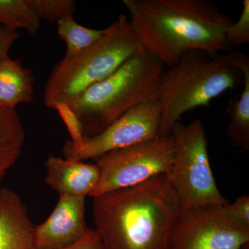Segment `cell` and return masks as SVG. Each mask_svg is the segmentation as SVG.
I'll return each instance as SVG.
<instances>
[{
    "mask_svg": "<svg viewBox=\"0 0 249 249\" xmlns=\"http://www.w3.org/2000/svg\"><path fill=\"white\" fill-rule=\"evenodd\" d=\"M129 24L147 53L170 67L185 53H218L234 20L206 0H124Z\"/></svg>",
    "mask_w": 249,
    "mask_h": 249,
    "instance_id": "6da1fadb",
    "label": "cell"
},
{
    "mask_svg": "<svg viewBox=\"0 0 249 249\" xmlns=\"http://www.w3.org/2000/svg\"><path fill=\"white\" fill-rule=\"evenodd\" d=\"M181 210L167 175L93 197L103 249H168Z\"/></svg>",
    "mask_w": 249,
    "mask_h": 249,
    "instance_id": "7a4b0ae2",
    "label": "cell"
},
{
    "mask_svg": "<svg viewBox=\"0 0 249 249\" xmlns=\"http://www.w3.org/2000/svg\"><path fill=\"white\" fill-rule=\"evenodd\" d=\"M242 72L230 53L187 52L160 76L157 92L160 120L159 137L169 136L187 111L207 107L214 98L243 83Z\"/></svg>",
    "mask_w": 249,
    "mask_h": 249,
    "instance_id": "3957f363",
    "label": "cell"
},
{
    "mask_svg": "<svg viewBox=\"0 0 249 249\" xmlns=\"http://www.w3.org/2000/svg\"><path fill=\"white\" fill-rule=\"evenodd\" d=\"M164 71L158 59L144 52L83 91L69 106L81 123L85 138L101 133L141 103L157 99Z\"/></svg>",
    "mask_w": 249,
    "mask_h": 249,
    "instance_id": "277c9868",
    "label": "cell"
},
{
    "mask_svg": "<svg viewBox=\"0 0 249 249\" xmlns=\"http://www.w3.org/2000/svg\"><path fill=\"white\" fill-rule=\"evenodd\" d=\"M146 52L129 19L121 15L105 29L99 40L80 55L65 58L55 65L46 84L45 106L70 104L91 85L110 76L129 58Z\"/></svg>",
    "mask_w": 249,
    "mask_h": 249,
    "instance_id": "5b68a950",
    "label": "cell"
},
{
    "mask_svg": "<svg viewBox=\"0 0 249 249\" xmlns=\"http://www.w3.org/2000/svg\"><path fill=\"white\" fill-rule=\"evenodd\" d=\"M175 146L173 166L168 174L181 211L229 204L217 188L211 170L208 139L199 119L184 124L177 123L170 133Z\"/></svg>",
    "mask_w": 249,
    "mask_h": 249,
    "instance_id": "8992f818",
    "label": "cell"
},
{
    "mask_svg": "<svg viewBox=\"0 0 249 249\" xmlns=\"http://www.w3.org/2000/svg\"><path fill=\"white\" fill-rule=\"evenodd\" d=\"M175 146L171 135L112 150L95 159L100 170L98 184L89 196H101L168 175L173 166Z\"/></svg>",
    "mask_w": 249,
    "mask_h": 249,
    "instance_id": "52a82bcc",
    "label": "cell"
},
{
    "mask_svg": "<svg viewBox=\"0 0 249 249\" xmlns=\"http://www.w3.org/2000/svg\"><path fill=\"white\" fill-rule=\"evenodd\" d=\"M227 205L181 211L168 249H248L249 227L232 217Z\"/></svg>",
    "mask_w": 249,
    "mask_h": 249,
    "instance_id": "ba28073f",
    "label": "cell"
},
{
    "mask_svg": "<svg viewBox=\"0 0 249 249\" xmlns=\"http://www.w3.org/2000/svg\"><path fill=\"white\" fill-rule=\"evenodd\" d=\"M160 109L158 100H150L129 109L102 132L85 138L77 148L66 144L64 158L76 161L95 159L112 150L148 142L159 137Z\"/></svg>",
    "mask_w": 249,
    "mask_h": 249,
    "instance_id": "9c48e42d",
    "label": "cell"
},
{
    "mask_svg": "<svg viewBox=\"0 0 249 249\" xmlns=\"http://www.w3.org/2000/svg\"><path fill=\"white\" fill-rule=\"evenodd\" d=\"M85 198L59 196L45 222L34 227L36 249H59L75 243L88 231Z\"/></svg>",
    "mask_w": 249,
    "mask_h": 249,
    "instance_id": "30bf717a",
    "label": "cell"
},
{
    "mask_svg": "<svg viewBox=\"0 0 249 249\" xmlns=\"http://www.w3.org/2000/svg\"><path fill=\"white\" fill-rule=\"evenodd\" d=\"M45 182L59 196L86 197L89 196L100 178V170L94 163L71 160L49 156L45 163Z\"/></svg>",
    "mask_w": 249,
    "mask_h": 249,
    "instance_id": "8fae6325",
    "label": "cell"
},
{
    "mask_svg": "<svg viewBox=\"0 0 249 249\" xmlns=\"http://www.w3.org/2000/svg\"><path fill=\"white\" fill-rule=\"evenodd\" d=\"M34 227L20 196L0 188V249H36Z\"/></svg>",
    "mask_w": 249,
    "mask_h": 249,
    "instance_id": "7c38bea8",
    "label": "cell"
},
{
    "mask_svg": "<svg viewBox=\"0 0 249 249\" xmlns=\"http://www.w3.org/2000/svg\"><path fill=\"white\" fill-rule=\"evenodd\" d=\"M234 65L243 73V89L227 107L230 119L228 124V138L233 147L240 152L249 149V57L242 52L230 53Z\"/></svg>",
    "mask_w": 249,
    "mask_h": 249,
    "instance_id": "4fadbf2b",
    "label": "cell"
},
{
    "mask_svg": "<svg viewBox=\"0 0 249 249\" xmlns=\"http://www.w3.org/2000/svg\"><path fill=\"white\" fill-rule=\"evenodd\" d=\"M34 74L20 60L9 56L0 60V105L16 108L29 103L34 98Z\"/></svg>",
    "mask_w": 249,
    "mask_h": 249,
    "instance_id": "5bb4252c",
    "label": "cell"
},
{
    "mask_svg": "<svg viewBox=\"0 0 249 249\" xmlns=\"http://www.w3.org/2000/svg\"><path fill=\"white\" fill-rule=\"evenodd\" d=\"M25 139L16 108L0 105V183L19 160Z\"/></svg>",
    "mask_w": 249,
    "mask_h": 249,
    "instance_id": "9a60e30c",
    "label": "cell"
},
{
    "mask_svg": "<svg viewBox=\"0 0 249 249\" xmlns=\"http://www.w3.org/2000/svg\"><path fill=\"white\" fill-rule=\"evenodd\" d=\"M57 23V34L67 46L65 58H73L94 45L102 37L103 30L89 29L78 24L73 16L62 18Z\"/></svg>",
    "mask_w": 249,
    "mask_h": 249,
    "instance_id": "2e32d148",
    "label": "cell"
},
{
    "mask_svg": "<svg viewBox=\"0 0 249 249\" xmlns=\"http://www.w3.org/2000/svg\"><path fill=\"white\" fill-rule=\"evenodd\" d=\"M0 27L22 29L36 36L40 27V20L27 0H0Z\"/></svg>",
    "mask_w": 249,
    "mask_h": 249,
    "instance_id": "e0dca14e",
    "label": "cell"
},
{
    "mask_svg": "<svg viewBox=\"0 0 249 249\" xmlns=\"http://www.w3.org/2000/svg\"><path fill=\"white\" fill-rule=\"evenodd\" d=\"M38 19L49 23L57 22L67 16H73L76 1L73 0H27Z\"/></svg>",
    "mask_w": 249,
    "mask_h": 249,
    "instance_id": "ac0fdd59",
    "label": "cell"
},
{
    "mask_svg": "<svg viewBox=\"0 0 249 249\" xmlns=\"http://www.w3.org/2000/svg\"><path fill=\"white\" fill-rule=\"evenodd\" d=\"M243 7L237 22L227 28L224 37L228 47H235L249 43V1L244 0Z\"/></svg>",
    "mask_w": 249,
    "mask_h": 249,
    "instance_id": "d6986e66",
    "label": "cell"
},
{
    "mask_svg": "<svg viewBox=\"0 0 249 249\" xmlns=\"http://www.w3.org/2000/svg\"><path fill=\"white\" fill-rule=\"evenodd\" d=\"M53 109L58 111L71 136V140L67 141L65 144L73 148L81 146L85 139L83 125L71 108L67 103H58Z\"/></svg>",
    "mask_w": 249,
    "mask_h": 249,
    "instance_id": "ffe728a7",
    "label": "cell"
},
{
    "mask_svg": "<svg viewBox=\"0 0 249 249\" xmlns=\"http://www.w3.org/2000/svg\"><path fill=\"white\" fill-rule=\"evenodd\" d=\"M226 209L229 214L246 227H249V196L237 198L231 204H228Z\"/></svg>",
    "mask_w": 249,
    "mask_h": 249,
    "instance_id": "44dd1931",
    "label": "cell"
},
{
    "mask_svg": "<svg viewBox=\"0 0 249 249\" xmlns=\"http://www.w3.org/2000/svg\"><path fill=\"white\" fill-rule=\"evenodd\" d=\"M59 249H103L102 242L98 232L94 229L88 231L75 243Z\"/></svg>",
    "mask_w": 249,
    "mask_h": 249,
    "instance_id": "7402d4cb",
    "label": "cell"
},
{
    "mask_svg": "<svg viewBox=\"0 0 249 249\" xmlns=\"http://www.w3.org/2000/svg\"><path fill=\"white\" fill-rule=\"evenodd\" d=\"M20 34L14 28L0 27V60L9 56V52Z\"/></svg>",
    "mask_w": 249,
    "mask_h": 249,
    "instance_id": "603a6c76",
    "label": "cell"
}]
</instances>
